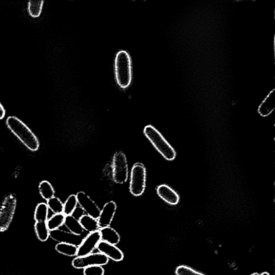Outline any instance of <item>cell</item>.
I'll return each mask as SVG.
<instances>
[{
    "instance_id": "6da1fadb",
    "label": "cell",
    "mask_w": 275,
    "mask_h": 275,
    "mask_svg": "<svg viewBox=\"0 0 275 275\" xmlns=\"http://www.w3.org/2000/svg\"><path fill=\"white\" fill-rule=\"evenodd\" d=\"M6 124L9 130L30 150L36 151L38 150L40 142L37 136L21 120L15 116H9L6 120Z\"/></svg>"
},
{
    "instance_id": "7a4b0ae2",
    "label": "cell",
    "mask_w": 275,
    "mask_h": 275,
    "mask_svg": "<svg viewBox=\"0 0 275 275\" xmlns=\"http://www.w3.org/2000/svg\"><path fill=\"white\" fill-rule=\"evenodd\" d=\"M115 75L119 86L123 89L128 88L132 81V64L130 56L126 51L119 52L114 61Z\"/></svg>"
},
{
    "instance_id": "3957f363",
    "label": "cell",
    "mask_w": 275,
    "mask_h": 275,
    "mask_svg": "<svg viewBox=\"0 0 275 275\" xmlns=\"http://www.w3.org/2000/svg\"><path fill=\"white\" fill-rule=\"evenodd\" d=\"M147 139L150 141L159 153L168 161H173L176 156V153L163 135L153 126H146L144 130Z\"/></svg>"
},
{
    "instance_id": "277c9868",
    "label": "cell",
    "mask_w": 275,
    "mask_h": 275,
    "mask_svg": "<svg viewBox=\"0 0 275 275\" xmlns=\"http://www.w3.org/2000/svg\"><path fill=\"white\" fill-rule=\"evenodd\" d=\"M17 198L14 193H10L5 198L0 208V232L7 230L15 212Z\"/></svg>"
},
{
    "instance_id": "5b68a950",
    "label": "cell",
    "mask_w": 275,
    "mask_h": 275,
    "mask_svg": "<svg viewBox=\"0 0 275 275\" xmlns=\"http://www.w3.org/2000/svg\"><path fill=\"white\" fill-rule=\"evenodd\" d=\"M146 182V169L140 163L135 164L132 169L130 183V191L133 196L139 197L143 194Z\"/></svg>"
},
{
    "instance_id": "8992f818",
    "label": "cell",
    "mask_w": 275,
    "mask_h": 275,
    "mask_svg": "<svg viewBox=\"0 0 275 275\" xmlns=\"http://www.w3.org/2000/svg\"><path fill=\"white\" fill-rule=\"evenodd\" d=\"M112 177L117 184H123L129 177V168L127 157L122 151L114 153L112 161Z\"/></svg>"
},
{
    "instance_id": "52a82bcc",
    "label": "cell",
    "mask_w": 275,
    "mask_h": 275,
    "mask_svg": "<svg viewBox=\"0 0 275 275\" xmlns=\"http://www.w3.org/2000/svg\"><path fill=\"white\" fill-rule=\"evenodd\" d=\"M109 259L101 253H91L84 257H77L72 261V266L76 269H85L93 266H105Z\"/></svg>"
},
{
    "instance_id": "ba28073f",
    "label": "cell",
    "mask_w": 275,
    "mask_h": 275,
    "mask_svg": "<svg viewBox=\"0 0 275 275\" xmlns=\"http://www.w3.org/2000/svg\"><path fill=\"white\" fill-rule=\"evenodd\" d=\"M101 241L99 231L89 233L77 247V257H84L93 253Z\"/></svg>"
},
{
    "instance_id": "9c48e42d",
    "label": "cell",
    "mask_w": 275,
    "mask_h": 275,
    "mask_svg": "<svg viewBox=\"0 0 275 275\" xmlns=\"http://www.w3.org/2000/svg\"><path fill=\"white\" fill-rule=\"evenodd\" d=\"M76 196L78 204L87 214L97 220L101 210L95 202L83 191L77 192Z\"/></svg>"
},
{
    "instance_id": "30bf717a",
    "label": "cell",
    "mask_w": 275,
    "mask_h": 275,
    "mask_svg": "<svg viewBox=\"0 0 275 275\" xmlns=\"http://www.w3.org/2000/svg\"><path fill=\"white\" fill-rule=\"evenodd\" d=\"M117 208L116 203L113 201L108 202L103 206L97 219L100 228L110 226Z\"/></svg>"
},
{
    "instance_id": "8fae6325",
    "label": "cell",
    "mask_w": 275,
    "mask_h": 275,
    "mask_svg": "<svg viewBox=\"0 0 275 275\" xmlns=\"http://www.w3.org/2000/svg\"><path fill=\"white\" fill-rule=\"evenodd\" d=\"M97 249L100 253L113 261L120 262L124 259L123 252L115 245L101 241L97 246Z\"/></svg>"
},
{
    "instance_id": "7c38bea8",
    "label": "cell",
    "mask_w": 275,
    "mask_h": 275,
    "mask_svg": "<svg viewBox=\"0 0 275 275\" xmlns=\"http://www.w3.org/2000/svg\"><path fill=\"white\" fill-rule=\"evenodd\" d=\"M158 196L165 202L171 205H177L180 201L178 193L166 185H162L156 189Z\"/></svg>"
},
{
    "instance_id": "4fadbf2b",
    "label": "cell",
    "mask_w": 275,
    "mask_h": 275,
    "mask_svg": "<svg viewBox=\"0 0 275 275\" xmlns=\"http://www.w3.org/2000/svg\"><path fill=\"white\" fill-rule=\"evenodd\" d=\"M275 108V90H272L263 100L258 108V112L262 117H267Z\"/></svg>"
},
{
    "instance_id": "5bb4252c",
    "label": "cell",
    "mask_w": 275,
    "mask_h": 275,
    "mask_svg": "<svg viewBox=\"0 0 275 275\" xmlns=\"http://www.w3.org/2000/svg\"><path fill=\"white\" fill-rule=\"evenodd\" d=\"M101 241L116 245L120 242L121 237L118 232L110 226L101 228L99 230Z\"/></svg>"
},
{
    "instance_id": "9a60e30c",
    "label": "cell",
    "mask_w": 275,
    "mask_h": 275,
    "mask_svg": "<svg viewBox=\"0 0 275 275\" xmlns=\"http://www.w3.org/2000/svg\"><path fill=\"white\" fill-rule=\"evenodd\" d=\"M64 225L74 235L80 236L84 232V230L81 224L73 215L66 216Z\"/></svg>"
},
{
    "instance_id": "2e32d148",
    "label": "cell",
    "mask_w": 275,
    "mask_h": 275,
    "mask_svg": "<svg viewBox=\"0 0 275 275\" xmlns=\"http://www.w3.org/2000/svg\"><path fill=\"white\" fill-rule=\"evenodd\" d=\"M84 230L91 233L100 230V227L97 219L87 214H83L78 220Z\"/></svg>"
},
{
    "instance_id": "e0dca14e",
    "label": "cell",
    "mask_w": 275,
    "mask_h": 275,
    "mask_svg": "<svg viewBox=\"0 0 275 275\" xmlns=\"http://www.w3.org/2000/svg\"><path fill=\"white\" fill-rule=\"evenodd\" d=\"M55 250L61 254L68 257H75L77 256V247L74 244L61 242L55 246Z\"/></svg>"
},
{
    "instance_id": "ac0fdd59",
    "label": "cell",
    "mask_w": 275,
    "mask_h": 275,
    "mask_svg": "<svg viewBox=\"0 0 275 275\" xmlns=\"http://www.w3.org/2000/svg\"><path fill=\"white\" fill-rule=\"evenodd\" d=\"M66 216L63 213L54 214L47 221V226L50 232L59 230L64 225Z\"/></svg>"
},
{
    "instance_id": "d6986e66",
    "label": "cell",
    "mask_w": 275,
    "mask_h": 275,
    "mask_svg": "<svg viewBox=\"0 0 275 275\" xmlns=\"http://www.w3.org/2000/svg\"><path fill=\"white\" fill-rule=\"evenodd\" d=\"M49 208L47 204L41 203L37 205L34 211V219L36 222H47Z\"/></svg>"
},
{
    "instance_id": "ffe728a7",
    "label": "cell",
    "mask_w": 275,
    "mask_h": 275,
    "mask_svg": "<svg viewBox=\"0 0 275 275\" xmlns=\"http://www.w3.org/2000/svg\"><path fill=\"white\" fill-rule=\"evenodd\" d=\"M34 230L38 239L41 242H46L50 237L51 232L49 230L47 222H36L34 224Z\"/></svg>"
},
{
    "instance_id": "44dd1931",
    "label": "cell",
    "mask_w": 275,
    "mask_h": 275,
    "mask_svg": "<svg viewBox=\"0 0 275 275\" xmlns=\"http://www.w3.org/2000/svg\"><path fill=\"white\" fill-rule=\"evenodd\" d=\"M39 191L42 197L48 201L54 197L55 191L51 183L47 181H43L40 183Z\"/></svg>"
},
{
    "instance_id": "7402d4cb",
    "label": "cell",
    "mask_w": 275,
    "mask_h": 275,
    "mask_svg": "<svg viewBox=\"0 0 275 275\" xmlns=\"http://www.w3.org/2000/svg\"><path fill=\"white\" fill-rule=\"evenodd\" d=\"M77 204L76 196L75 194H71L64 204L63 213L65 216L73 215L76 210Z\"/></svg>"
},
{
    "instance_id": "603a6c76",
    "label": "cell",
    "mask_w": 275,
    "mask_h": 275,
    "mask_svg": "<svg viewBox=\"0 0 275 275\" xmlns=\"http://www.w3.org/2000/svg\"><path fill=\"white\" fill-rule=\"evenodd\" d=\"M44 5L43 1H30L28 4L29 15L33 18H37L42 14Z\"/></svg>"
},
{
    "instance_id": "cb8c5ba5",
    "label": "cell",
    "mask_w": 275,
    "mask_h": 275,
    "mask_svg": "<svg viewBox=\"0 0 275 275\" xmlns=\"http://www.w3.org/2000/svg\"><path fill=\"white\" fill-rule=\"evenodd\" d=\"M47 204L49 209H50L54 214L63 213L64 203L59 198L53 197L47 201Z\"/></svg>"
},
{
    "instance_id": "d4e9b609",
    "label": "cell",
    "mask_w": 275,
    "mask_h": 275,
    "mask_svg": "<svg viewBox=\"0 0 275 275\" xmlns=\"http://www.w3.org/2000/svg\"><path fill=\"white\" fill-rule=\"evenodd\" d=\"M175 273L176 275H205L186 266L178 267L176 269Z\"/></svg>"
},
{
    "instance_id": "484cf974",
    "label": "cell",
    "mask_w": 275,
    "mask_h": 275,
    "mask_svg": "<svg viewBox=\"0 0 275 275\" xmlns=\"http://www.w3.org/2000/svg\"><path fill=\"white\" fill-rule=\"evenodd\" d=\"M84 275H104L105 269L101 266H93L84 269Z\"/></svg>"
},
{
    "instance_id": "4316f807",
    "label": "cell",
    "mask_w": 275,
    "mask_h": 275,
    "mask_svg": "<svg viewBox=\"0 0 275 275\" xmlns=\"http://www.w3.org/2000/svg\"><path fill=\"white\" fill-rule=\"evenodd\" d=\"M6 115V110L2 104V103L0 102V120H3Z\"/></svg>"
},
{
    "instance_id": "83f0119b",
    "label": "cell",
    "mask_w": 275,
    "mask_h": 275,
    "mask_svg": "<svg viewBox=\"0 0 275 275\" xmlns=\"http://www.w3.org/2000/svg\"><path fill=\"white\" fill-rule=\"evenodd\" d=\"M261 275H270L268 272H265L262 273Z\"/></svg>"
},
{
    "instance_id": "f1b7e54d",
    "label": "cell",
    "mask_w": 275,
    "mask_h": 275,
    "mask_svg": "<svg viewBox=\"0 0 275 275\" xmlns=\"http://www.w3.org/2000/svg\"><path fill=\"white\" fill-rule=\"evenodd\" d=\"M251 275H259L258 273H254L253 274H251Z\"/></svg>"
}]
</instances>
